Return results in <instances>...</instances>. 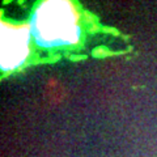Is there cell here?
Masks as SVG:
<instances>
[{"instance_id":"2","label":"cell","mask_w":157,"mask_h":157,"mask_svg":"<svg viewBox=\"0 0 157 157\" xmlns=\"http://www.w3.org/2000/svg\"><path fill=\"white\" fill-rule=\"evenodd\" d=\"M28 26L2 24V67L4 70H12L24 62L28 55Z\"/></svg>"},{"instance_id":"1","label":"cell","mask_w":157,"mask_h":157,"mask_svg":"<svg viewBox=\"0 0 157 157\" xmlns=\"http://www.w3.org/2000/svg\"><path fill=\"white\" fill-rule=\"evenodd\" d=\"M34 34L45 45L75 43L78 38L77 13L67 2H46L33 20Z\"/></svg>"}]
</instances>
